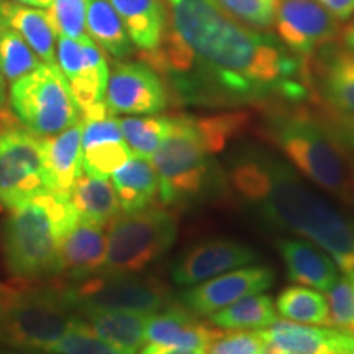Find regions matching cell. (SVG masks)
<instances>
[{
  "label": "cell",
  "instance_id": "cb8c5ba5",
  "mask_svg": "<svg viewBox=\"0 0 354 354\" xmlns=\"http://www.w3.org/2000/svg\"><path fill=\"white\" fill-rule=\"evenodd\" d=\"M69 198L79 218L88 223L107 227L120 215V203L113 184L107 177L88 176L84 172L69 190Z\"/></svg>",
  "mask_w": 354,
  "mask_h": 354
},
{
  "label": "cell",
  "instance_id": "ab89813d",
  "mask_svg": "<svg viewBox=\"0 0 354 354\" xmlns=\"http://www.w3.org/2000/svg\"><path fill=\"white\" fill-rule=\"evenodd\" d=\"M140 354H205V349H189V348H171L161 344H148L141 349Z\"/></svg>",
  "mask_w": 354,
  "mask_h": 354
},
{
  "label": "cell",
  "instance_id": "4316f807",
  "mask_svg": "<svg viewBox=\"0 0 354 354\" xmlns=\"http://www.w3.org/2000/svg\"><path fill=\"white\" fill-rule=\"evenodd\" d=\"M87 35L113 59L123 61L133 53V43L110 0H87Z\"/></svg>",
  "mask_w": 354,
  "mask_h": 354
},
{
  "label": "cell",
  "instance_id": "7a4b0ae2",
  "mask_svg": "<svg viewBox=\"0 0 354 354\" xmlns=\"http://www.w3.org/2000/svg\"><path fill=\"white\" fill-rule=\"evenodd\" d=\"M227 185L238 202L274 227L320 246L344 274L354 271V223L308 187L286 161L248 149L230 162Z\"/></svg>",
  "mask_w": 354,
  "mask_h": 354
},
{
  "label": "cell",
  "instance_id": "d4e9b609",
  "mask_svg": "<svg viewBox=\"0 0 354 354\" xmlns=\"http://www.w3.org/2000/svg\"><path fill=\"white\" fill-rule=\"evenodd\" d=\"M87 325L95 331L105 342L123 351L136 354L143 346L146 320L148 315L136 312H123V310L91 308L82 310Z\"/></svg>",
  "mask_w": 354,
  "mask_h": 354
},
{
  "label": "cell",
  "instance_id": "e575fe53",
  "mask_svg": "<svg viewBox=\"0 0 354 354\" xmlns=\"http://www.w3.org/2000/svg\"><path fill=\"white\" fill-rule=\"evenodd\" d=\"M330 326L342 333H354V287L348 274L339 276L328 290Z\"/></svg>",
  "mask_w": 354,
  "mask_h": 354
},
{
  "label": "cell",
  "instance_id": "603a6c76",
  "mask_svg": "<svg viewBox=\"0 0 354 354\" xmlns=\"http://www.w3.org/2000/svg\"><path fill=\"white\" fill-rule=\"evenodd\" d=\"M112 179L120 209L125 214L148 209L158 196L156 171L151 161L138 154H131L125 165L113 172Z\"/></svg>",
  "mask_w": 354,
  "mask_h": 354
},
{
  "label": "cell",
  "instance_id": "5bb4252c",
  "mask_svg": "<svg viewBox=\"0 0 354 354\" xmlns=\"http://www.w3.org/2000/svg\"><path fill=\"white\" fill-rule=\"evenodd\" d=\"M274 281L276 272L271 268H238L184 290L180 294V300L184 307L196 315L209 317L248 295L271 289Z\"/></svg>",
  "mask_w": 354,
  "mask_h": 354
},
{
  "label": "cell",
  "instance_id": "ba28073f",
  "mask_svg": "<svg viewBox=\"0 0 354 354\" xmlns=\"http://www.w3.org/2000/svg\"><path fill=\"white\" fill-rule=\"evenodd\" d=\"M15 118L37 136H53L81 120L68 79L57 64L41 63L10 86Z\"/></svg>",
  "mask_w": 354,
  "mask_h": 354
},
{
  "label": "cell",
  "instance_id": "4fadbf2b",
  "mask_svg": "<svg viewBox=\"0 0 354 354\" xmlns=\"http://www.w3.org/2000/svg\"><path fill=\"white\" fill-rule=\"evenodd\" d=\"M310 100L354 118V51L331 43L302 61Z\"/></svg>",
  "mask_w": 354,
  "mask_h": 354
},
{
  "label": "cell",
  "instance_id": "7c38bea8",
  "mask_svg": "<svg viewBox=\"0 0 354 354\" xmlns=\"http://www.w3.org/2000/svg\"><path fill=\"white\" fill-rule=\"evenodd\" d=\"M272 26L282 46L304 57L342 35L339 21L317 0H274Z\"/></svg>",
  "mask_w": 354,
  "mask_h": 354
},
{
  "label": "cell",
  "instance_id": "3957f363",
  "mask_svg": "<svg viewBox=\"0 0 354 354\" xmlns=\"http://www.w3.org/2000/svg\"><path fill=\"white\" fill-rule=\"evenodd\" d=\"M251 115L232 110L215 115H171V130L151 165L156 171L162 205H187L201 201L214 184L212 156L250 127Z\"/></svg>",
  "mask_w": 354,
  "mask_h": 354
},
{
  "label": "cell",
  "instance_id": "1f68e13d",
  "mask_svg": "<svg viewBox=\"0 0 354 354\" xmlns=\"http://www.w3.org/2000/svg\"><path fill=\"white\" fill-rule=\"evenodd\" d=\"M46 354H130L100 338L86 320L77 318Z\"/></svg>",
  "mask_w": 354,
  "mask_h": 354
},
{
  "label": "cell",
  "instance_id": "9a60e30c",
  "mask_svg": "<svg viewBox=\"0 0 354 354\" xmlns=\"http://www.w3.org/2000/svg\"><path fill=\"white\" fill-rule=\"evenodd\" d=\"M258 254L250 246L233 240H207L190 246L174 261L172 281L180 287H189L209 281L241 266L251 264Z\"/></svg>",
  "mask_w": 354,
  "mask_h": 354
},
{
  "label": "cell",
  "instance_id": "d6a6232c",
  "mask_svg": "<svg viewBox=\"0 0 354 354\" xmlns=\"http://www.w3.org/2000/svg\"><path fill=\"white\" fill-rule=\"evenodd\" d=\"M133 151L125 140L102 141L82 148V171L88 176L109 177L125 165Z\"/></svg>",
  "mask_w": 354,
  "mask_h": 354
},
{
  "label": "cell",
  "instance_id": "74e56055",
  "mask_svg": "<svg viewBox=\"0 0 354 354\" xmlns=\"http://www.w3.org/2000/svg\"><path fill=\"white\" fill-rule=\"evenodd\" d=\"M312 102H315V100H312ZM315 104L320 107L322 113L325 115V118L328 120L330 127L333 128L336 136H338V138L343 141L344 146H346L349 151L354 154V118L336 113V112H333V110L326 109L325 105H322L320 102H315Z\"/></svg>",
  "mask_w": 354,
  "mask_h": 354
},
{
  "label": "cell",
  "instance_id": "6da1fadb",
  "mask_svg": "<svg viewBox=\"0 0 354 354\" xmlns=\"http://www.w3.org/2000/svg\"><path fill=\"white\" fill-rule=\"evenodd\" d=\"M169 26L141 59L167 77L176 99L196 105L305 100L302 61L269 35L240 24L214 0H166Z\"/></svg>",
  "mask_w": 354,
  "mask_h": 354
},
{
  "label": "cell",
  "instance_id": "f6af8a7d",
  "mask_svg": "<svg viewBox=\"0 0 354 354\" xmlns=\"http://www.w3.org/2000/svg\"><path fill=\"white\" fill-rule=\"evenodd\" d=\"M2 299H3V289L0 287V310H2Z\"/></svg>",
  "mask_w": 354,
  "mask_h": 354
},
{
  "label": "cell",
  "instance_id": "60d3db41",
  "mask_svg": "<svg viewBox=\"0 0 354 354\" xmlns=\"http://www.w3.org/2000/svg\"><path fill=\"white\" fill-rule=\"evenodd\" d=\"M336 354H354V333H342L336 330Z\"/></svg>",
  "mask_w": 354,
  "mask_h": 354
},
{
  "label": "cell",
  "instance_id": "7dc6e473",
  "mask_svg": "<svg viewBox=\"0 0 354 354\" xmlns=\"http://www.w3.org/2000/svg\"><path fill=\"white\" fill-rule=\"evenodd\" d=\"M3 354H15V353H3Z\"/></svg>",
  "mask_w": 354,
  "mask_h": 354
},
{
  "label": "cell",
  "instance_id": "8992f818",
  "mask_svg": "<svg viewBox=\"0 0 354 354\" xmlns=\"http://www.w3.org/2000/svg\"><path fill=\"white\" fill-rule=\"evenodd\" d=\"M64 286H21L3 290L0 343L20 351L46 353L77 320Z\"/></svg>",
  "mask_w": 354,
  "mask_h": 354
},
{
  "label": "cell",
  "instance_id": "5b68a950",
  "mask_svg": "<svg viewBox=\"0 0 354 354\" xmlns=\"http://www.w3.org/2000/svg\"><path fill=\"white\" fill-rule=\"evenodd\" d=\"M57 210L44 189L8 210L0 227L3 264L21 286L41 284L61 274V240L73 227Z\"/></svg>",
  "mask_w": 354,
  "mask_h": 354
},
{
  "label": "cell",
  "instance_id": "f546056e",
  "mask_svg": "<svg viewBox=\"0 0 354 354\" xmlns=\"http://www.w3.org/2000/svg\"><path fill=\"white\" fill-rule=\"evenodd\" d=\"M28 43L15 30L0 21V77L13 84L41 64Z\"/></svg>",
  "mask_w": 354,
  "mask_h": 354
},
{
  "label": "cell",
  "instance_id": "30bf717a",
  "mask_svg": "<svg viewBox=\"0 0 354 354\" xmlns=\"http://www.w3.org/2000/svg\"><path fill=\"white\" fill-rule=\"evenodd\" d=\"M64 290L79 312L105 308L151 315L171 304L169 290L161 281L133 274H100L64 286Z\"/></svg>",
  "mask_w": 354,
  "mask_h": 354
},
{
  "label": "cell",
  "instance_id": "d590c367",
  "mask_svg": "<svg viewBox=\"0 0 354 354\" xmlns=\"http://www.w3.org/2000/svg\"><path fill=\"white\" fill-rule=\"evenodd\" d=\"M225 13L254 30L271 28L274 0H214Z\"/></svg>",
  "mask_w": 354,
  "mask_h": 354
},
{
  "label": "cell",
  "instance_id": "b9f144b4",
  "mask_svg": "<svg viewBox=\"0 0 354 354\" xmlns=\"http://www.w3.org/2000/svg\"><path fill=\"white\" fill-rule=\"evenodd\" d=\"M13 2L21 3V6H28V7H35V8H50L53 3V0H13Z\"/></svg>",
  "mask_w": 354,
  "mask_h": 354
},
{
  "label": "cell",
  "instance_id": "4dcf8cb0",
  "mask_svg": "<svg viewBox=\"0 0 354 354\" xmlns=\"http://www.w3.org/2000/svg\"><path fill=\"white\" fill-rule=\"evenodd\" d=\"M123 140L133 154L151 158L171 130V115L127 117L120 120Z\"/></svg>",
  "mask_w": 354,
  "mask_h": 354
},
{
  "label": "cell",
  "instance_id": "d6986e66",
  "mask_svg": "<svg viewBox=\"0 0 354 354\" xmlns=\"http://www.w3.org/2000/svg\"><path fill=\"white\" fill-rule=\"evenodd\" d=\"M277 250L284 259L287 277L292 282L328 292L339 277L335 261L312 241L284 238L277 243Z\"/></svg>",
  "mask_w": 354,
  "mask_h": 354
},
{
  "label": "cell",
  "instance_id": "bcb514c9",
  "mask_svg": "<svg viewBox=\"0 0 354 354\" xmlns=\"http://www.w3.org/2000/svg\"><path fill=\"white\" fill-rule=\"evenodd\" d=\"M348 276H349V277H351V282H353V287H354V271H353V272H349V274H348Z\"/></svg>",
  "mask_w": 354,
  "mask_h": 354
},
{
  "label": "cell",
  "instance_id": "ee69618b",
  "mask_svg": "<svg viewBox=\"0 0 354 354\" xmlns=\"http://www.w3.org/2000/svg\"><path fill=\"white\" fill-rule=\"evenodd\" d=\"M6 99H7V95H6V81H3V79L0 77V109H2L3 105H6Z\"/></svg>",
  "mask_w": 354,
  "mask_h": 354
},
{
  "label": "cell",
  "instance_id": "f35d334b",
  "mask_svg": "<svg viewBox=\"0 0 354 354\" xmlns=\"http://www.w3.org/2000/svg\"><path fill=\"white\" fill-rule=\"evenodd\" d=\"M338 21H348L354 15V0H317Z\"/></svg>",
  "mask_w": 354,
  "mask_h": 354
},
{
  "label": "cell",
  "instance_id": "e0dca14e",
  "mask_svg": "<svg viewBox=\"0 0 354 354\" xmlns=\"http://www.w3.org/2000/svg\"><path fill=\"white\" fill-rule=\"evenodd\" d=\"M107 254V234L104 227L79 218L61 240V274L82 281L102 272Z\"/></svg>",
  "mask_w": 354,
  "mask_h": 354
},
{
  "label": "cell",
  "instance_id": "ac0fdd59",
  "mask_svg": "<svg viewBox=\"0 0 354 354\" xmlns=\"http://www.w3.org/2000/svg\"><path fill=\"white\" fill-rule=\"evenodd\" d=\"M261 354H336L335 328H318L297 322L276 320L258 330Z\"/></svg>",
  "mask_w": 354,
  "mask_h": 354
},
{
  "label": "cell",
  "instance_id": "52a82bcc",
  "mask_svg": "<svg viewBox=\"0 0 354 354\" xmlns=\"http://www.w3.org/2000/svg\"><path fill=\"white\" fill-rule=\"evenodd\" d=\"M179 232L174 212L161 207L118 215L109 227L107 254L100 274H138L166 254Z\"/></svg>",
  "mask_w": 354,
  "mask_h": 354
},
{
  "label": "cell",
  "instance_id": "277c9868",
  "mask_svg": "<svg viewBox=\"0 0 354 354\" xmlns=\"http://www.w3.org/2000/svg\"><path fill=\"white\" fill-rule=\"evenodd\" d=\"M274 100L261 122L263 138L313 184L354 207V154L336 136L315 102Z\"/></svg>",
  "mask_w": 354,
  "mask_h": 354
},
{
  "label": "cell",
  "instance_id": "7402d4cb",
  "mask_svg": "<svg viewBox=\"0 0 354 354\" xmlns=\"http://www.w3.org/2000/svg\"><path fill=\"white\" fill-rule=\"evenodd\" d=\"M0 21L15 30L43 63L56 64L57 37L46 10L0 0Z\"/></svg>",
  "mask_w": 354,
  "mask_h": 354
},
{
  "label": "cell",
  "instance_id": "44dd1931",
  "mask_svg": "<svg viewBox=\"0 0 354 354\" xmlns=\"http://www.w3.org/2000/svg\"><path fill=\"white\" fill-rule=\"evenodd\" d=\"M123 21L133 46L141 53L154 51L169 26L166 0H110Z\"/></svg>",
  "mask_w": 354,
  "mask_h": 354
},
{
  "label": "cell",
  "instance_id": "ffe728a7",
  "mask_svg": "<svg viewBox=\"0 0 354 354\" xmlns=\"http://www.w3.org/2000/svg\"><path fill=\"white\" fill-rule=\"evenodd\" d=\"M48 189L69 192L82 174V120L61 133L41 138Z\"/></svg>",
  "mask_w": 354,
  "mask_h": 354
},
{
  "label": "cell",
  "instance_id": "83f0119b",
  "mask_svg": "<svg viewBox=\"0 0 354 354\" xmlns=\"http://www.w3.org/2000/svg\"><path fill=\"white\" fill-rule=\"evenodd\" d=\"M276 320L277 313L272 299L269 295L261 294L248 295L230 307L209 315V322L220 330H263L266 326L272 325Z\"/></svg>",
  "mask_w": 354,
  "mask_h": 354
},
{
  "label": "cell",
  "instance_id": "f1b7e54d",
  "mask_svg": "<svg viewBox=\"0 0 354 354\" xmlns=\"http://www.w3.org/2000/svg\"><path fill=\"white\" fill-rule=\"evenodd\" d=\"M276 310L279 315L290 322L305 325H330L328 302L325 295L305 286L286 287L279 294Z\"/></svg>",
  "mask_w": 354,
  "mask_h": 354
},
{
  "label": "cell",
  "instance_id": "2e32d148",
  "mask_svg": "<svg viewBox=\"0 0 354 354\" xmlns=\"http://www.w3.org/2000/svg\"><path fill=\"white\" fill-rule=\"evenodd\" d=\"M218 331L210 322L198 320L196 313L183 304H167L159 312L148 315L145 338L161 346L205 349Z\"/></svg>",
  "mask_w": 354,
  "mask_h": 354
},
{
  "label": "cell",
  "instance_id": "836d02e7",
  "mask_svg": "<svg viewBox=\"0 0 354 354\" xmlns=\"http://www.w3.org/2000/svg\"><path fill=\"white\" fill-rule=\"evenodd\" d=\"M87 0H53L46 8L56 37H68L79 39L87 35L86 28Z\"/></svg>",
  "mask_w": 354,
  "mask_h": 354
},
{
  "label": "cell",
  "instance_id": "c3c4849f",
  "mask_svg": "<svg viewBox=\"0 0 354 354\" xmlns=\"http://www.w3.org/2000/svg\"><path fill=\"white\" fill-rule=\"evenodd\" d=\"M353 25H354V15H353Z\"/></svg>",
  "mask_w": 354,
  "mask_h": 354
},
{
  "label": "cell",
  "instance_id": "7bdbcfd3",
  "mask_svg": "<svg viewBox=\"0 0 354 354\" xmlns=\"http://www.w3.org/2000/svg\"><path fill=\"white\" fill-rule=\"evenodd\" d=\"M342 35H343L344 44H346L348 48H351V50L354 51V25L346 26V28H344L342 32Z\"/></svg>",
  "mask_w": 354,
  "mask_h": 354
},
{
  "label": "cell",
  "instance_id": "484cf974",
  "mask_svg": "<svg viewBox=\"0 0 354 354\" xmlns=\"http://www.w3.org/2000/svg\"><path fill=\"white\" fill-rule=\"evenodd\" d=\"M79 39H81L84 56L82 69L77 74V77H74L68 84L79 112L84 113L105 102L110 69L104 51L97 46L94 39L88 35Z\"/></svg>",
  "mask_w": 354,
  "mask_h": 354
},
{
  "label": "cell",
  "instance_id": "9c48e42d",
  "mask_svg": "<svg viewBox=\"0 0 354 354\" xmlns=\"http://www.w3.org/2000/svg\"><path fill=\"white\" fill-rule=\"evenodd\" d=\"M48 189L41 136L0 109V210H12Z\"/></svg>",
  "mask_w": 354,
  "mask_h": 354
},
{
  "label": "cell",
  "instance_id": "8fae6325",
  "mask_svg": "<svg viewBox=\"0 0 354 354\" xmlns=\"http://www.w3.org/2000/svg\"><path fill=\"white\" fill-rule=\"evenodd\" d=\"M171 100L167 82L145 61H122L110 71L105 105L112 115H156Z\"/></svg>",
  "mask_w": 354,
  "mask_h": 354
},
{
  "label": "cell",
  "instance_id": "8d00e7d4",
  "mask_svg": "<svg viewBox=\"0 0 354 354\" xmlns=\"http://www.w3.org/2000/svg\"><path fill=\"white\" fill-rule=\"evenodd\" d=\"M261 344L258 331H218L205 348V354H261Z\"/></svg>",
  "mask_w": 354,
  "mask_h": 354
}]
</instances>
